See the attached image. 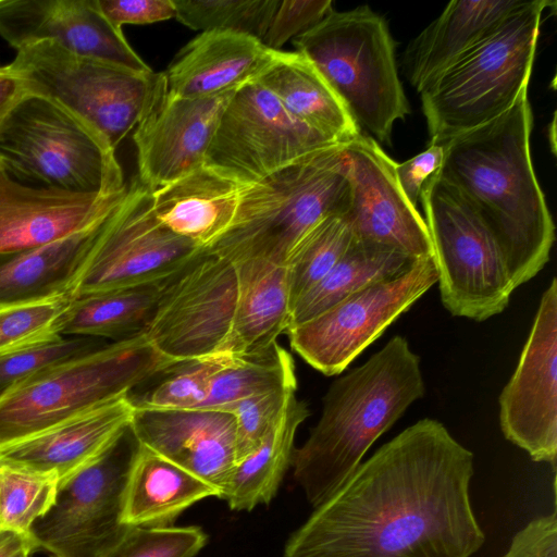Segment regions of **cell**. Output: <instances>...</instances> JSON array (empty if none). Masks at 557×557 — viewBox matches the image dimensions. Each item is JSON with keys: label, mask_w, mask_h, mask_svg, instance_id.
Segmentation results:
<instances>
[{"label": "cell", "mask_w": 557, "mask_h": 557, "mask_svg": "<svg viewBox=\"0 0 557 557\" xmlns=\"http://www.w3.org/2000/svg\"><path fill=\"white\" fill-rule=\"evenodd\" d=\"M473 453L424 418L361 462L288 537L283 557H471Z\"/></svg>", "instance_id": "6da1fadb"}, {"label": "cell", "mask_w": 557, "mask_h": 557, "mask_svg": "<svg viewBox=\"0 0 557 557\" xmlns=\"http://www.w3.org/2000/svg\"><path fill=\"white\" fill-rule=\"evenodd\" d=\"M528 91L493 121L444 144L437 176L456 187L497 242L516 288L549 260L555 224L535 176Z\"/></svg>", "instance_id": "7a4b0ae2"}, {"label": "cell", "mask_w": 557, "mask_h": 557, "mask_svg": "<svg viewBox=\"0 0 557 557\" xmlns=\"http://www.w3.org/2000/svg\"><path fill=\"white\" fill-rule=\"evenodd\" d=\"M424 391L420 358L400 335L331 384L318 423L292 459L294 478L313 508L349 479Z\"/></svg>", "instance_id": "3957f363"}, {"label": "cell", "mask_w": 557, "mask_h": 557, "mask_svg": "<svg viewBox=\"0 0 557 557\" xmlns=\"http://www.w3.org/2000/svg\"><path fill=\"white\" fill-rule=\"evenodd\" d=\"M346 145L323 148L247 184L231 226L203 249L232 262L260 259L285 265L318 223L348 212L351 191Z\"/></svg>", "instance_id": "277c9868"}, {"label": "cell", "mask_w": 557, "mask_h": 557, "mask_svg": "<svg viewBox=\"0 0 557 557\" xmlns=\"http://www.w3.org/2000/svg\"><path fill=\"white\" fill-rule=\"evenodd\" d=\"M549 0H527L421 91L431 145L486 124L528 91L542 14Z\"/></svg>", "instance_id": "5b68a950"}, {"label": "cell", "mask_w": 557, "mask_h": 557, "mask_svg": "<svg viewBox=\"0 0 557 557\" xmlns=\"http://www.w3.org/2000/svg\"><path fill=\"white\" fill-rule=\"evenodd\" d=\"M293 41L331 85L360 131L391 144L393 126L405 119L409 107L384 18L368 5L332 10Z\"/></svg>", "instance_id": "8992f818"}, {"label": "cell", "mask_w": 557, "mask_h": 557, "mask_svg": "<svg viewBox=\"0 0 557 557\" xmlns=\"http://www.w3.org/2000/svg\"><path fill=\"white\" fill-rule=\"evenodd\" d=\"M173 362L143 332L50 367L0 398V445L126 397Z\"/></svg>", "instance_id": "52a82bcc"}, {"label": "cell", "mask_w": 557, "mask_h": 557, "mask_svg": "<svg viewBox=\"0 0 557 557\" xmlns=\"http://www.w3.org/2000/svg\"><path fill=\"white\" fill-rule=\"evenodd\" d=\"M0 163L15 180L72 193L123 191L115 149L55 102L26 92L0 123Z\"/></svg>", "instance_id": "ba28073f"}, {"label": "cell", "mask_w": 557, "mask_h": 557, "mask_svg": "<svg viewBox=\"0 0 557 557\" xmlns=\"http://www.w3.org/2000/svg\"><path fill=\"white\" fill-rule=\"evenodd\" d=\"M8 66L26 92L61 106L98 131L113 149L168 92L164 72H137L52 41L18 49Z\"/></svg>", "instance_id": "9c48e42d"}, {"label": "cell", "mask_w": 557, "mask_h": 557, "mask_svg": "<svg viewBox=\"0 0 557 557\" xmlns=\"http://www.w3.org/2000/svg\"><path fill=\"white\" fill-rule=\"evenodd\" d=\"M139 446L128 425L59 481L52 505L28 531L35 550L51 557H110L134 529L124 512Z\"/></svg>", "instance_id": "30bf717a"}, {"label": "cell", "mask_w": 557, "mask_h": 557, "mask_svg": "<svg viewBox=\"0 0 557 557\" xmlns=\"http://www.w3.org/2000/svg\"><path fill=\"white\" fill-rule=\"evenodd\" d=\"M420 199L450 314L484 321L504 311L516 289L494 236L460 191L435 173Z\"/></svg>", "instance_id": "8fae6325"}, {"label": "cell", "mask_w": 557, "mask_h": 557, "mask_svg": "<svg viewBox=\"0 0 557 557\" xmlns=\"http://www.w3.org/2000/svg\"><path fill=\"white\" fill-rule=\"evenodd\" d=\"M335 144L341 143L296 119L255 81L238 88L224 107L203 165L252 184Z\"/></svg>", "instance_id": "7c38bea8"}, {"label": "cell", "mask_w": 557, "mask_h": 557, "mask_svg": "<svg viewBox=\"0 0 557 557\" xmlns=\"http://www.w3.org/2000/svg\"><path fill=\"white\" fill-rule=\"evenodd\" d=\"M237 300L236 264L202 248L163 282L144 334L174 361L224 354Z\"/></svg>", "instance_id": "4fadbf2b"}, {"label": "cell", "mask_w": 557, "mask_h": 557, "mask_svg": "<svg viewBox=\"0 0 557 557\" xmlns=\"http://www.w3.org/2000/svg\"><path fill=\"white\" fill-rule=\"evenodd\" d=\"M201 249L158 220L151 189L136 176L103 221L74 298L163 281Z\"/></svg>", "instance_id": "5bb4252c"}, {"label": "cell", "mask_w": 557, "mask_h": 557, "mask_svg": "<svg viewBox=\"0 0 557 557\" xmlns=\"http://www.w3.org/2000/svg\"><path fill=\"white\" fill-rule=\"evenodd\" d=\"M437 280L434 257L418 259L405 273L286 330L290 347L319 372L339 374Z\"/></svg>", "instance_id": "9a60e30c"}, {"label": "cell", "mask_w": 557, "mask_h": 557, "mask_svg": "<svg viewBox=\"0 0 557 557\" xmlns=\"http://www.w3.org/2000/svg\"><path fill=\"white\" fill-rule=\"evenodd\" d=\"M504 436L556 470L557 281L544 292L517 368L499 395Z\"/></svg>", "instance_id": "2e32d148"}, {"label": "cell", "mask_w": 557, "mask_h": 557, "mask_svg": "<svg viewBox=\"0 0 557 557\" xmlns=\"http://www.w3.org/2000/svg\"><path fill=\"white\" fill-rule=\"evenodd\" d=\"M350 207L354 236L379 243L413 259L434 257L431 236L417 207L401 191L394 163L371 137L348 141Z\"/></svg>", "instance_id": "e0dca14e"}, {"label": "cell", "mask_w": 557, "mask_h": 557, "mask_svg": "<svg viewBox=\"0 0 557 557\" xmlns=\"http://www.w3.org/2000/svg\"><path fill=\"white\" fill-rule=\"evenodd\" d=\"M0 35L17 50L52 41L84 57L152 71L113 26L97 0H0Z\"/></svg>", "instance_id": "ac0fdd59"}, {"label": "cell", "mask_w": 557, "mask_h": 557, "mask_svg": "<svg viewBox=\"0 0 557 557\" xmlns=\"http://www.w3.org/2000/svg\"><path fill=\"white\" fill-rule=\"evenodd\" d=\"M235 91L185 98L168 90L133 134L139 181L154 190L203 165L220 115Z\"/></svg>", "instance_id": "d6986e66"}, {"label": "cell", "mask_w": 557, "mask_h": 557, "mask_svg": "<svg viewBox=\"0 0 557 557\" xmlns=\"http://www.w3.org/2000/svg\"><path fill=\"white\" fill-rule=\"evenodd\" d=\"M129 426L140 445L195 474L222 499L237 462L232 412L134 409Z\"/></svg>", "instance_id": "ffe728a7"}, {"label": "cell", "mask_w": 557, "mask_h": 557, "mask_svg": "<svg viewBox=\"0 0 557 557\" xmlns=\"http://www.w3.org/2000/svg\"><path fill=\"white\" fill-rule=\"evenodd\" d=\"M125 191L101 196L25 184L0 163V253L40 247L83 232L104 220Z\"/></svg>", "instance_id": "44dd1931"}, {"label": "cell", "mask_w": 557, "mask_h": 557, "mask_svg": "<svg viewBox=\"0 0 557 557\" xmlns=\"http://www.w3.org/2000/svg\"><path fill=\"white\" fill-rule=\"evenodd\" d=\"M278 50L233 32H202L188 41L164 72L170 94L209 98L233 92L255 82Z\"/></svg>", "instance_id": "7402d4cb"}, {"label": "cell", "mask_w": 557, "mask_h": 557, "mask_svg": "<svg viewBox=\"0 0 557 557\" xmlns=\"http://www.w3.org/2000/svg\"><path fill=\"white\" fill-rule=\"evenodd\" d=\"M126 397L73 417L27 437L0 445V466L55 474L61 481L99 454L129 425Z\"/></svg>", "instance_id": "603a6c76"}, {"label": "cell", "mask_w": 557, "mask_h": 557, "mask_svg": "<svg viewBox=\"0 0 557 557\" xmlns=\"http://www.w3.org/2000/svg\"><path fill=\"white\" fill-rule=\"evenodd\" d=\"M104 220L48 245L0 253V308L74 299Z\"/></svg>", "instance_id": "cb8c5ba5"}, {"label": "cell", "mask_w": 557, "mask_h": 557, "mask_svg": "<svg viewBox=\"0 0 557 557\" xmlns=\"http://www.w3.org/2000/svg\"><path fill=\"white\" fill-rule=\"evenodd\" d=\"M527 0H453L407 48L403 67L421 91Z\"/></svg>", "instance_id": "d4e9b609"}, {"label": "cell", "mask_w": 557, "mask_h": 557, "mask_svg": "<svg viewBox=\"0 0 557 557\" xmlns=\"http://www.w3.org/2000/svg\"><path fill=\"white\" fill-rule=\"evenodd\" d=\"M246 185L201 165L151 190L153 211L174 234L206 248L231 226Z\"/></svg>", "instance_id": "484cf974"}, {"label": "cell", "mask_w": 557, "mask_h": 557, "mask_svg": "<svg viewBox=\"0 0 557 557\" xmlns=\"http://www.w3.org/2000/svg\"><path fill=\"white\" fill-rule=\"evenodd\" d=\"M234 263L238 271V300L224 354L245 356L276 343L288 327L292 304L285 265L260 259Z\"/></svg>", "instance_id": "4316f807"}, {"label": "cell", "mask_w": 557, "mask_h": 557, "mask_svg": "<svg viewBox=\"0 0 557 557\" xmlns=\"http://www.w3.org/2000/svg\"><path fill=\"white\" fill-rule=\"evenodd\" d=\"M257 82L292 115L333 140L348 143L361 134L341 98L304 54L278 50Z\"/></svg>", "instance_id": "83f0119b"}, {"label": "cell", "mask_w": 557, "mask_h": 557, "mask_svg": "<svg viewBox=\"0 0 557 557\" xmlns=\"http://www.w3.org/2000/svg\"><path fill=\"white\" fill-rule=\"evenodd\" d=\"M207 497L219 498V494L195 474L140 445L127 487L124 520L132 528L172 527L184 510Z\"/></svg>", "instance_id": "f1b7e54d"}, {"label": "cell", "mask_w": 557, "mask_h": 557, "mask_svg": "<svg viewBox=\"0 0 557 557\" xmlns=\"http://www.w3.org/2000/svg\"><path fill=\"white\" fill-rule=\"evenodd\" d=\"M417 260L388 246L354 236L333 269L294 304L287 330L361 289L405 273Z\"/></svg>", "instance_id": "f546056e"}, {"label": "cell", "mask_w": 557, "mask_h": 557, "mask_svg": "<svg viewBox=\"0 0 557 557\" xmlns=\"http://www.w3.org/2000/svg\"><path fill=\"white\" fill-rule=\"evenodd\" d=\"M308 416L307 404L295 395L261 444L236 463L222 496L231 509L249 511L273 499L292 466L297 429Z\"/></svg>", "instance_id": "4dcf8cb0"}, {"label": "cell", "mask_w": 557, "mask_h": 557, "mask_svg": "<svg viewBox=\"0 0 557 557\" xmlns=\"http://www.w3.org/2000/svg\"><path fill=\"white\" fill-rule=\"evenodd\" d=\"M165 280L72 299L61 319V335L117 342L143 333L153 314Z\"/></svg>", "instance_id": "1f68e13d"}, {"label": "cell", "mask_w": 557, "mask_h": 557, "mask_svg": "<svg viewBox=\"0 0 557 557\" xmlns=\"http://www.w3.org/2000/svg\"><path fill=\"white\" fill-rule=\"evenodd\" d=\"M284 386H297L295 363L276 342L256 354L228 355L212 375L208 397L200 408L224 410L239 400Z\"/></svg>", "instance_id": "d6a6232c"}, {"label": "cell", "mask_w": 557, "mask_h": 557, "mask_svg": "<svg viewBox=\"0 0 557 557\" xmlns=\"http://www.w3.org/2000/svg\"><path fill=\"white\" fill-rule=\"evenodd\" d=\"M352 239L345 213L325 218L298 243L285 264L292 307L333 269Z\"/></svg>", "instance_id": "836d02e7"}, {"label": "cell", "mask_w": 557, "mask_h": 557, "mask_svg": "<svg viewBox=\"0 0 557 557\" xmlns=\"http://www.w3.org/2000/svg\"><path fill=\"white\" fill-rule=\"evenodd\" d=\"M227 354L175 361L152 376L153 383L126 398L134 409H197L206 401L212 375Z\"/></svg>", "instance_id": "e575fe53"}, {"label": "cell", "mask_w": 557, "mask_h": 557, "mask_svg": "<svg viewBox=\"0 0 557 557\" xmlns=\"http://www.w3.org/2000/svg\"><path fill=\"white\" fill-rule=\"evenodd\" d=\"M175 17L190 29L233 32L261 41L277 0H173Z\"/></svg>", "instance_id": "d590c367"}, {"label": "cell", "mask_w": 557, "mask_h": 557, "mask_svg": "<svg viewBox=\"0 0 557 557\" xmlns=\"http://www.w3.org/2000/svg\"><path fill=\"white\" fill-rule=\"evenodd\" d=\"M58 484L55 474L0 466V529L28 534L52 505Z\"/></svg>", "instance_id": "8d00e7d4"}, {"label": "cell", "mask_w": 557, "mask_h": 557, "mask_svg": "<svg viewBox=\"0 0 557 557\" xmlns=\"http://www.w3.org/2000/svg\"><path fill=\"white\" fill-rule=\"evenodd\" d=\"M72 299L0 308V355L61 341V319Z\"/></svg>", "instance_id": "74e56055"}, {"label": "cell", "mask_w": 557, "mask_h": 557, "mask_svg": "<svg viewBox=\"0 0 557 557\" xmlns=\"http://www.w3.org/2000/svg\"><path fill=\"white\" fill-rule=\"evenodd\" d=\"M103 345L96 337L71 336L49 345L0 355V398L35 374Z\"/></svg>", "instance_id": "f35d334b"}, {"label": "cell", "mask_w": 557, "mask_h": 557, "mask_svg": "<svg viewBox=\"0 0 557 557\" xmlns=\"http://www.w3.org/2000/svg\"><path fill=\"white\" fill-rule=\"evenodd\" d=\"M297 386H284L239 400L224 411L236 421L237 462L252 453L280 421ZM236 462V463H237Z\"/></svg>", "instance_id": "ab89813d"}, {"label": "cell", "mask_w": 557, "mask_h": 557, "mask_svg": "<svg viewBox=\"0 0 557 557\" xmlns=\"http://www.w3.org/2000/svg\"><path fill=\"white\" fill-rule=\"evenodd\" d=\"M207 541L197 525L134 528L110 557H195Z\"/></svg>", "instance_id": "60d3db41"}, {"label": "cell", "mask_w": 557, "mask_h": 557, "mask_svg": "<svg viewBox=\"0 0 557 557\" xmlns=\"http://www.w3.org/2000/svg\"><path fill=\"white\" fill-rule=\"evenodd\" d=\"M331 0H277L261 42L271 50L318 24L332 10Z\"/></svg>", "instance_id": "b9f144b4"}, {"label": "cell", "mask_w": 557, "mask_h": 557, "mask_svg": "<svg viewBox=\"0 0 557 557\" xmlns=\"http://www.w3.org/2000/svg\"><path fill=\"white\" fill-rule=\"evenodd\" d=\"M503 557H557L556 506L518 531Z\"/></svg>", "instance_id": "7bdbcfd3"}, {"label": "cell", "mask_w": 557, "mask_h": 557, "mask_svg": "<svg viewBox=\"0 0 557 557\" xmlns=\"http://www.w3.org/2000/svg\"><path fill=\"white\" fill-rule=\"evenodd\" d=\"M107 20L121 29L124 24H151L175 17L173 0H97Z\"/></svg>", "instance_id": "ee69618b"}, {"label": "cell", "mask_w": 557, "mask_h": 557, "mask_svg": "<svg viewBox=\"0 0 557 557\" xmlns=\"http://www.w3.org/2000/svg\"><path fill=\"white\" fill-rule=\"evenodd\" d=\"M444 159L443 145H429L419 154L401 163H394L397 183L408 201L417 207L421 190L428 181L442 165Z\"/></svg>", "instance_id": "f6af8a7d"}, {"label": "cell", "mask_w": 557, "mask_h": 557, "mask_svg": "<svg viewBox=\"0 0 557 557\" xmlns=\"http://www.w3.org/2000/svg\"><path fill=\"white\" fill-rule=\"evenodd\" d=\"M26 94L23 82L10 70L0 67V123L13 106Z\"/></svg>", "instance_id": "bcb514c9"}, {"label": "cell", "mask_w": 557, "mask_h": 557, "mask_svg": "<svg viewBox=\"0 0 557 557\" xmlns=\"http://www.w3.org/2000/svg\"><path fill=\"white\" fill-rule=\"evenodd\" d=\"M35 552L28 534L0 529V557H29Z\"/></svg>", "instance_id": "7dc6e473"}]
</instances>
